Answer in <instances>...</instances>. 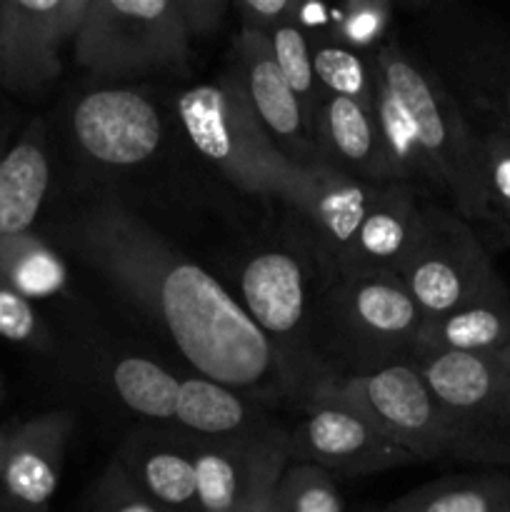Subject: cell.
Wrapping results in <instances>:
<instances>
[{
    "label": "cell",
    "instance_id": "cell-1",
    "mask_svg": "<svg viewBox=\"0 0 510 512\" xmlns=\"http://www.w3.org/2000/svg\"><path fill=\"white\" fill-rule=\"evenodd\" d=\"M78 245L90 265L158 320L200 378L230 390L293 383L280 350L240 300L203 265L180 258L128 213L115 205L88 213Z\"/></svg>",
    "mask_w": 510,
    "mask_h": 512
},
{
    "label": "cell",
    "instance_id": "cell-2",
    "mask_svg": "<svg viewBox=\"0 0 510 512\" xmlns=\"http://www.w3.org/2000/svg\"><path fill=\"white\" fill-rule=\"evenodd\" d=\"M373 70L408 123L425 188L478 233L485 218V180L473 120L433 65L403 45H380Z\"/></svg>",
    "mask_w": 510,
    "mask_h": 512
},
{
    "label": "cell",
    "instance_id": "cell-3",
    "mask_svg": "<svg viewBox=\"0 0 510 512\" xmlns=\"http://www.w3.org/2000/svg\"><path fill=\"white\" fill-rule=\"evenodd\" d=\"M425 313L393 273H353L333 280L313 313V355L343 368L340 378L410 363ZM338 380V378H335Z\"/></svg>",
    "mask_w": 510,
    "mask_h": 512
},
{
    "label": "cell",
    "instance_id": "cell-4",
    "mask_svg": "<svg viewBox=\"0 0 510 512\" xmlns=\"http://www.w3.org/2000/svg\"><path fill=\"white\" fill-rule=\"evenodd\" d=\"M178 118L195 153L248 193L293 205L303 190L308 163L275 145L240 83L193 85L178 95Z\"/></svg>",
    "mask_w": 510,
    "mask_h": 512
},
{
    "label": "cell",
    "instance_id": "cell-5",
    "mask_svg": "<svg viewBox=\"0 0 510 512\" xmlns=\"http://www.w3.org/2000/svg\"><path fill=\"white\" fill-rule=\"evenodd\" d=\"M323 385L368 415L418 463L458 460L510 465L508 445L493 443L460 423L445 405L438 403L410 363L390 365L370 375L330 378L323 380Z\"/></svg>",
    "mask_w": 510,
    "mask_h": 512
},
{
    "label": "cell",
    "instance_id": "cell-6",
    "mask_svg": "<svg viewBox=\"0 0 510 512\" xmlns=\"http://www.w3.org/2000/svg\"><path fill=\"white\" fill-rule=\"evenodd\" d=\"M430 65L475 128L510 135V20L443 3L425 20Z\"/></svg>",
    "mask_w": 510,
    "mask_h": 512
},
{
    "label": "cell",
    "instance_id": "cell-7",
    "mask_svg": "<svg viewBox=\"0 0 510 512\" xmlns=\"http://www.w3.org/2000/svg\"><path fill=\"white\" fill-rule=\"evenodd\" d=\"M193 38L173 0H90L75 35L78 60L100 75L175 68Z\"/></svg>",
    "mask_w": 510,
    "mask_h": 512
},
{
    "label": "cell",
    "instance_id": "cell-8",
    "mask_svg": "<svg viewBox=\"0 0 510 512\" xmlns=\"http://www.w3.org/2000/svg\"><path fill=\"white\" fill-rule=\"evenodd\" d=\"M398 278L420 305L425 320L505 288L473 225L433 200H425L420 240Z\"/></svg>",
    "mask_w": 510,
    "mask_h": 512
},
{
    "label": "cell",
    "instance_id": "cell-9",
    "mask_svg": "<svg viewBox=\"0 0 510 512\" xmlns=\"http://www.w3.org/2000/svg\"><path fill=\"white\" fill-rule=\"evenodd\" d=\"M305 400L308 408L303 420L290 433V463L313 465L330 475L380 473L418 463L368 415L323 383L310 390Z\"/></svg>",
    "mask_w": 510,
    "mask_h": 512
},
{
    "label": "cell",
    "instance_id": "cell-10",
    "mask_svg": "<svg viewBox=\"0 0 510 512\" xmlns=\"http://www.w3.org/2000/svg\"><path fill=\"white\" fill-rule=\"evenodd\" d=\"M195 505L200 512H268L290 463V435L238 433L193 450Z\"/></svg>",
    "mask_w": 510,
    "mask_h": 512
},
{
    "label": "cell",
    "instance_id": "cell-11",
    "mask_svg": "<svg viewBox=\"0 0 510 512\" xmlns=\"http://www.w3.org/2000/svg\"><path fill=\"white\" fill-rule=\"evenodd\" d=\"M373 185L340 173L323 160H310L303 190L293 208L303 215L315 255L330 273V283L358 270L355 243L375 198Z\"/></svg>",
    "mask_w": 510,
    "mask_h": 512
},
{
    "label": "cell",
    "instance_id": "cell-12",
    "mask_svg": "<svg viewBox=\"0 0 510 512\" xmlns=\"http://www.w3.org/2000/svg\"><path fill=\"white\" fill-rule=\"evenodd\" d=\"M410 365L460 423L510 448V390L495 355L420 350Z\"/></svg>",
    "mask_w": 510,
    "mask_h": 512
},
{
    "label": "cell",
    "instance_id": "cell-13",
    "mask_svg": "<svg viewBox=\"0 0 510 512\" xmlns=\"http://www.w3.org/2000/svg\"><path fill=\"white\" fill-rule=\"evenodd\" d=\"M80 148L105 165H140L158 150L163 125L155 105L128 88H100L73 110Z\"/></svg>",
    "mask_w": 510,
    "mask_h": 512
},
{
    "label": "cell",
    "instance_id": "cell-14",
    "mask_svg": "<svg viewBox=\"0 0 510 512\" xmlns=\"http://www.w3.org/2000/svg\"><path fill=\"white\" fill-rule=\"evenodd\" d=\"M315 133L323 148V163L373 188L408 183V175L388 150L378 120L355 100L325 95L315 115Z\"/></svg>",
    "mask_w": 510,
    "mask_h": 512
},
{
    "label": "cell",
    "instance_id": "cell-15",
    "mask_svg": "<svg viewBox=\"0 0 510 512\" xmlns=\"http://www.w3.org/2000/svg\"><path fill=\"white\" fill-rule=\"evenodd\" d=\"M240 305L285 360V345L293 343V335L298 338L305 325L308 288L303 260L288 250L253 255L240 273Z\"/></svg>",
    "mask_w": 510,
    "mask_h": 512
},
{
    "label": "cell",
    "instance_id": "cell-16",
    "mask_svg": "<svg viewBox=\"0 0 510 512\" xmlns=\"http://www.w3.org/2000/svg\"><path fill=\"white\" fill-rule=\"evenodd\" d=\"M423 208L425 203L408 183L383 185L375 190L355 243V273L375 270L400 275L420 240Z\"/></svg>",
    "mask_w": 510,
    "mask_h": 512
},
{
    "label": "cell",
    "instance_id": "cell-17",
    "mask_svg": "<svg viewBox=\"0 0 510 512\" xmlns=\"http://www.w3.org/2000/svg\"><path fill=\"white\" fill-rule=\"evenodd\" d=\"M240 63H243V88L245 98L253 105L255 115L268 130L270 138H280L290 145L303 143V110L298 95L283 78L273 60L270 38L265 30L243 28L238 40Z\"/></svg>",
    "mask_w": 510,
    "mask_h": 512
},
{
    "label": "cell",
    "instance_id": "cell-18",
    "mask_svg": "<svg viewBox=\"0 0 510 512\" xmlns=\"http://www.w3.org/2000/svg\"><path fill=\"white\" fill-rule=\"evenodd\" d=\"M510 345V290L508 285L458 310L428 318L418 350L495 355Z\"/></svg>",
    "mask_w": 510,
    "mask_h": 512
},
{
    "label": "cell",
    "instance_id": "cell-19",
    "mask_svg": "<svg viewBox=\"0 0 510 512\" xmlns=\"http://www.w3.org/2000/svg\"><path fill=\"white\" fill-rule=\"evenodd\" d=\"M70 420L50 418L33 425L5 460V488L25 505H45L60 483V460Z\"/></svg>",
    "mask_w": 510,
    "mask_h": 512
},
{
    "label": "cell",
    "instance_id": "cell-20",
    "mask_svg": "<svg viewBox=\"0 0 510 512\" xmlns=\"http://www.w3.org/2000/svg\"><path fill=\"white\" fill-rule=\"evenodd\" d=\"M50 185V165L38 143H20L0 160V235L18 238L35 223Z\"/></svg>",
    "mask_w": 510,
    "mask_h": 512
},
{
    "label": "cell",
    "instance_id": "cell-21",
    "mask_svg": "<svg viewBox=\"0 0 510 512\" xmlns=\"http://www.w3.org/2000/svg\"><path fill=\"white\" fill-rule=\"evenodd\" d=\"M388 512H510V478L480 473L435 480L395 500Z\"/></svg>",
    "mask_w": 510,
    "mask_h": 512
},
{
    "label": "cell",
    "instance_id": "cell-22",
    "mask_svg": "<svg viewBox=\"0 0 510 512\" xmlns=\"http://www.w3.org/2000/svg\"><path fill=\"white\" fill-rule=\"evenodd\" d=\"M135 488L160 508H185L195 503L193 455L178 445L153 443L140 448L130 460H118Z\"/></svg>",
    "mask_w": 510,
    "mask_h": 512
},
{
    "label": "cell",
    "instance_id": "cell-23",
    "mask_svg": "<svg viewBox=\"0 0 510 512\" xmlns=\"http://www.w3.org/2000/svg\"><path fill=\"white\" fill-rule=\"evenodd\" d=\"M175 420L208 438H233L248 425V410L235 390L195 375L180 380Z\"/></svg>",
    "mask_w": 510,
    "mask_h": 512
},
{
    "label": "cell",
    "instance_id": "cell-24",
    "mask_svg": "<svg viewBox=\"0 0 510 512\" xmlns=\"http://www.w3.org/2000/svg\"><path fill=\"white\" fill-rule=\"evenodd\" d=\"M483 148L485 218L478 235L488 250H510V135L478 128Z\"/></svg>",
    "mask_w": 510,
    "mask_h": 512
},
{
    "label": "cell",
    "instance_id": "cell-25",
    "mask_svg": "<svg viewBox=\"0 0 510 512\" xmlns=\"http://www.w3.org/2000/svg\"><path fill=\"white\" fill-rule=\"evenodd\" d=\"M113 388L133 413L153 420L175 418L180 380L148 358L130 355L113 368Z\"/></svg>",
    "mask_w": 510,
    "mask_h": 512
},
{
    "label": "cell",
    "instance_id": "cell-26",
    "mask_svg": "<svg viewBox=\"0 0 510 512\" xmlns=\"http://www.w3.org/2000/svg\"><path fill=\"white\" fill-rule=\"evenodd\" d=\"M313 73L328 95L355 100L368 113L375 110V70L343 45H318L313 50Z\"/></svg>",
    "mask_w": 510,
    "mask_h": 512
},
{
    "label": "cell",
    "instance_id": "cell-27",
    "mask_svg": "<svg viewBox=\"0 0 510 512\" xmlns=\"http://www.w3.org/2000/svg\"><path fill=\"white\" fill-rule=\"evenodd\" d=\"M270 50H273V60L293 93L298 95L300 110H303L305 123H313L315 118V80L313 73V50H310L308 38L303 30L293 23V18L285 23L275 25L268 33Z\"/></svg>",
    "mask_w": 510,
    "mask_h": 512
},
{
    "label": "cell",
    "instance_id": "cell-28",
    "mask_svg": "<svg viewBox=\"0 0 510 512\" xmlns=\"http://www.w3.org/2000/svg\"><path fill=\"white\" fill-rule=\"evenodd\" d=\"M268 512H343L333 475L313 465L290 463L283 470Z\"/></svg>",
    "mask_w": 510,
    "mask_h": 512
},
{
    "label": "cell",
    "instance_id": "cell-29",
    "mask_svg": "<svg viewBox=\"0 0 510 512\" xmlns=\"http://www.w3.org/2000/svg\"><path fill=\"white\" fill-rule=\"evenodd\" d=\"M13 283L20 295H50L63 288L65 270L55 255L43 248H30L13 268Z\"/></svg>",
    "mask_w": 510,
    "mask_h": 512
},
{
    "label": "cell",
    "instance_id": "cell-30",
    "mask_svg": "<svg viewBox=\"0 0 510 512\" xmlns=\"http://www.w3.org/2000/svg\"><path fill=\"white\" fill-rule=\"evenodd\" d=\"M35 318L28 298L13 288H0V335L10 343H25L35 335Z\"/></svg>",
    "mask_w": 510,
    "mask_h": 512
},
{
    "label": "cell",
    "instance_id": "cell-31",
    "mask_svg": "<svg viewBox=\"0 0 510 512\" xmlns=\"http://www.w3.org/2000/svg\"><path fill=\"white\" fill-rule=\"evenodd\" d=\"M338 35L350 45H368L378 40L380 30L388 23V8L383 3H360L348 10L343 20H338Z\"/></svg>",
    "mask_w": 510,
    "mask_h": 512
},
{
    "label": "cell",
    "instance_id": "cell-32",
    "mask_svg": "<svg viewBox=\"0 0 510 512\" xmlns=\"http://www.w3.org/2000/svg\"><path fill=\"white\" fill-rule=\"evenodd\" d=\"M110 470H113L115 480L110 478V475L105 478L108 493H105V503L100 512H163L160 505H155L153 500L145 498V495L135 488L133 480L125 475V470L120 468L118 463Z\"/></svg>",
    "mask_w": 510,
    "mask_h": 512
},
{
    "label": "cell",
    "instance_id": "cell-33",
    "mask_svg": "<svg viewBox=\"0 0 510 512\" xmlns=\"http://www.w3.org/2000/svg\"><path fill=\"white\" fill-rule=\"evenodd\" d=\"M245 15V28L263 30V25H280L293 18L295 3L290 0H245L238 5Z\"/></svg>",
    "mask_w": 510,
    "mask_h": 512
},
{
    "label": "cell",
    "instance_id": "cell-34",
    "mask_svg": "<svg viewBox=\"0 0 510 512\" xmlns=\"http://www.w3.org/2000/svg\"><path fill=\"white\" fill-rule=\"evenodd\" d=\"M335 20V13H330L323 3H305V5H295L293 13V23L298 25L300 30L303 28H323V25H330Z\"/></svg>",
    "mask_w": 510,
    "mask_h": 512
},
{
    "label": "cell",
    "instance_id": "cell-35",
    "mask_svg": "<svg viewBox=\"0 0 510 512\" xmlns=\"http://www.w3.org/2000/svg\"><path fill=\"white\" fill-rule=\"evenodd\" d=\"M495 363H498L500 375H503L505 385H508V390H510V345L508 348L500 350V353H495Z\"/></svg>",
    "mask_w": 510,
    "mask_h": 512
},
{
    "label": "cell",
    "instance_id": "cell-36",
    "mask_svg": "<svg viewBox=\"0 0 510 512\" xmlns=\"http://www.w3.org/2000/svg\"><path fill=\"white\" fill-rule=\"evenodd\" d=\"M0 473H3V455H0Z\"/></svg>",
    "mask_w": 510,
    "mask_h": 512
}]
</instances>
